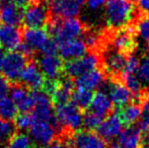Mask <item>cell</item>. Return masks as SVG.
I'll use <instances>...</instances> for the list:
<instances>
[{"mask_svg":"<svg viewBox=\"0 0 149 148\" xmlns=\"http://www.w3.org/2000/svg\"><path fill=\"white\" fill-rule=\"evenodd\" d=\"M28 64V57L19 51H11L6 53L2 73L9 81L19 79L20 73Z\"/></svg>","mask_w":149,"mask_h":148,"instance_id":"9c48e42d","label":"cell"},{"mask_svg":"<svg viewBox=\"0 0 149 148\" xmlns=\"http://www.w3.org/2000/svg\"><path fill=\"white\" fill-rule=\"evenodd\" d=\"M108 0H85V4L90 10H97L104 6Z\"/></svg>","mask_w":149,"mask_h":148,"instance_id":"f35d334b","label":"cell"},{"mask_svg":"<svg viewBox=\"0 0 149 148\" xmlns=\"http://www.w3.org/2000/svg\"><path fill=\"white\" fill-rule=\"evenodd\" d=\"M24 9L14 0L0 2V24L17 26L22 22Z\"/></svg>","mask_w":149,"mask_h":148,"instance_id":"7c38bea8","label":"cell"},{"mask_svg":"<svg viewBox=\"0 0 149 148\" xmlns=\"http://www.w3.org/2000/svg\"><path fill=\"white\" fill-rule=\"evenodd\" d=\"M55 115L60 128L65 130L73 132L83 126V115L72 103L56 106Z\"/></svg>","mask_w":149,"mask_h":148,"instance_id":"3957f363","label":"cell"},{"mask_svg":"<svg viewBox=\"0 0 149 148\" xmlns=\"http://www.w3.org/2000/svg\"><path fill=\"white\" fill-rule=\"evenodd\" d=\"M62 58L57 54H42L39 58L38 66L45 78L48 80H57L64 71Z\"/></svg>","mask_w":149,"mask_h":148,"instance_id":"30bf717a","label":"cell"},{"mask_svg":"<svg viewBox=\"0 0 149 148\" xmlns=\"http://www.w3.org/2000/svg\"><path fill=\"white\" fill-rule=\"evenodd\" d=\"M135 13V4L132 0H108L104 8L106 22L111 28H125Z\"/></svg>","mask_w":149,"mask_h":148,"instance_id":"6da1fadb","label":"cell"},{"mask_svg":"<svg viewBox=\"0 0 149 148\" xmlns=\"http://www.w3.org/2000/svg\"><path fill=\"white\" fill-rule=\"evenodd\" d=\"M87 49L94 50L100 46V37L96 33H87L85 34V37L83 39Z\"/></svg>","mask_w":149,"mask_h":148,"instance_id":"74e56055","label":"cell"},{"mask_svg":"<svg viewBox=\"0 0 149 148\" xmlns=\"http://www.w3.org/2000/svg\"><path fill=\"white\" fill-rule=\"evenodd\" d=\"M15 126L11 121L0 119V147L8 142L14 135Z\"/></svg>","mask_w":149,"mask_h":148,"instance_id":"1f68e13d","label":"cell"},{"mask_svg":"<svg viewBox=\"0 0 149 148\" xmlns=\"http://www.w3.org/2000/svg\"><path fill=\"white\" fill-rule=\"evenodd\" d=\"M108 148H122V147L120 146L119 143H112V144H111Z\"/></svg>","mask_w":149,"mask_h":148,"instance_id":"f6af8a7d","label":"cell"},{"mask_svg":"<svg viewBox=\"0 0 149 148\" xmlns=\"http://www.w3.org/2000/svg\"><path fill=\"white\" fill-rule=\"evenodd\" d=\"M109 97L113 105L118 109L127 106L131 103L133 93L129 90L127 86L119 80H114L109 86Z\"/></svg>","mask_w":149,"mask_h":148,"instance_id":"44dd1931","label":"cell"},{"mask_svg":"<svg viewBox=\"0 0 149 148\" xmlns=\"http://www.w3.org/2000/svg\"><path fill=\"white\" fill-rule=\"evenodd\" d=\"M140 59L136 55L132 54L127 58V62H126V66L124 68L123 72H127V73H137L138 67H139Z\"/></svg>","mask_w":149,"mask_h":148,"instance_id":"8d00e7d4","label":"cell"},{"mask_svg":"<svg viewBox=\"0 0 149 148\" xmlns=\"http://www.w3.org/2000/svg\"><path fill=\"white\" fill-rule=\"evenodd\" d=\"M142 136L139 127L129 126L119 135V144L122 148H140Z\"/></svg>","mask_w":149,"mask_h":148,"instance_id":"d4e9b609","label":"cell"},{"mask_svg":"<svg viewBox=\"0 0 149 148\" xmlns=\"http://www.w3.org/2000/svg\"><path fill=\"white\" fill-rule=\"evenodd\" d=\"M22 44V33L17 26L0 24V48L6 51H16Z\"/></svg>","mask_w":149,"mask_h":148,"instance_id":"2e32d148","label":"cell"},{"mask_svg":"<svg viewBox=\"0 0 149 148\" xmlns=\"http://www.w3.org/2000/svg\"><path fill=\"white\" fill-rule=\"evenodd\" d=\"M104 81V74L102 70L94 69L88 71L86 73L76 77L74 80V85L79 88H84L89 91L102 86Z\"/></svg>","mask_w":149,"mask_h":148,"instance_id":"7402d4cb","label":"cell"},{"mask_svg":"<svg viewBox=\"0 0 149 148\" xmlns=\"http://www.w3.org/2000/svg\"><path fill=\"white\" fill-rule=\"evenodd\" d=\"M14 1L20 6H26V5H29V4H31V2L36 1V0H14Z\"/></svg>","mask_w":149,"mask_h":148,"instance_id":"ee69618b","label":"cell"},{"mask_svg":"<svg viewBox=\"0 0 149 148\" xmlns=\"http://www.w3.org/2000/svg\"><path fill=\"white\" fill-rule=\"evenodd\" d=\"M119 116L123 123L128 126L136 123L142 116V109L139 105L134 103H130L127 106L121 108L119 112Z\"/></svg>","mask_w":149,"mask_h":148,"instance_id":"484cf974","label":"cell"},{"mask_svg":"<svg viewBox=\"0 0 149 148\" xmlns=\"http://www.w3.org/2000/svg\"><path fill=\"white\" fill-rule=\"evenodd\" d=\"M113 103L111 101L109 94L106 92L100 90L96 91L93 95H92L91 103L89 106V111L95 113L102 118H107L109 115H111L113 109Z\"/></svg>","mask_w":149,"mask_h":148,"instance_id":"cb8c5ba5","label":"cell"},{"mask_svg":"<svg viewBox=\"0 0 149 148\" xmlns=\"http://www.w3.org/2000/svg\"><path fill=\"white\" fill-rule=\"evenodd\" d=\"M142 116L141 120L139 123V128L141 129L142 132L147 133L149 132V94L144 97L142 101Z\"/></svg>","mask_w":149,"mask_h":148,"instance_id":"d590c367","label":"cell"},{"mask_svg":"<svg viewBox=\"0 0 149 148\" xmlns=\"http://www.w3.org/2000/svg\"><path fill=\"white\" fill-rule=\"evenodd\" d=\"M137 76L139 77L143 87L149 86V53L145 54L140 60L139 67L137 70Z\"/></svg>","mask_w":149,"mask_h":148,"instance_id":"d6a6232c","label":"cell"},{"mask_svg":"<svg viewBox=\"0 0 149 148\" xmlns=\"http://www.w3.org/2000/svg\"><path fill=\"white\" fill-rule=\"evenodd\" d=\"M9 97L15 105L16 109L20 113L33 112L35 107L33 92H30L29 89L24 85H14L10 88Z\"/></svg>","mask_w":149,"mask_h":148,"instance_id":"ac0fdd59","label":"cell"},{"mask_svg":"<svg viewBox=\"0 0 149 148\" xmlns=\"http://www.w3.org/2000/svg\"><path fill=\"white\" fill-rule=\"evenodd\" d=\"M73 90H74V82H72L71 78L66 77L57 83L55 90L51 94V99L56 106L68 104L71 101Z\"/></svg>","mask_w":149,"mask_h":148,"instance_id":"603a6c76","label":"cell"},{"mask_svg":"<svg viewBox=\"0 0 149 148\" xmlns=\"http://www.w3.org/2000/svg\"><path fill=\"white\" fill-rule=\"evenodd\" d=\"M10 88V81L6 77L0 75V94H8Z\"/></svg>","mask_w":149,"mask_h":148,"instance_id":"ab89813d","label":"cell"},{"mask_svg":"<svg viewBox=\"0 0 149 148\" xmlns=\"http://www.w3.org/2000/svg\"><path fill=\"white\" fill-rule=\"evenodd\" d=\"M44 148H65V144H63L60 141H53L51 144L47 145Z\"/></svg>","mask_w":149,"mask_h":148,"instance_id":"7bdbcfd3","label":"cell"},{"mask_svg":"<svg viewBox=\"0 0 149 148\" xmlns=\"http://www.w3.org/2000/svg\"><path fill=\"white\" fill-rule=\"evenodd\" d=\"M100 65V58L94 53L85 54L77 59L69 60L64 64V72L69 78H76L91 70L97 69Z\"/></svg>","mask_w":149,"mask_h":148,"instance_id":"5b68a950","label":"cell"},{"mask_svg":"<svg viewBox=\"0 0 149 148\" xmlns=\"http://www.w3.org/2000/svg\"><path fill=\"white\" fill-rule=\"evenodd\" d=\"M1 1H3V0H0V2H1Z\"/></svg>","mask_w":149,"mask_h":148,"instance_id":"bcb514c9","label":"cell"},{"mask_svg":"<svg viewBox=\"0 0 149 148\" xmlns=\"http://www.w3.org/2000/svg\"><path fill=\"white\" fill-rule=\"evenodd\" d=\"M104 121V118L96 115L95 113L88 111L83 115V126L88 131L96 130Z\"/></svg>","mask_w":149,"mask_h":148,"instance_id":"836d02e7","label":"cell"},{"mask_svg":"<svg viewBox=\"0 0 149 148\" xmlns=\"http://www.w3.org/2000/svg\"><path fill=\"white\" fill-rule=\"evenodd\" d=\"M17 109L8 94H0V119L11 121L17 116Z\"/></svg>","mask_w":149,"mask_h":148,"instance_id":"4316f807","label":"cell"},{"mask_svg":"<svg viewBox=\"0 0 149 148\" xmlns=\"http://www.w3.org/2000/svg\"><path fill=\"white\" fill-rule=\"evenodd\" d=\"M84 4L85 0H50L48 6L54 17L66 19L76 17Z\"/></svg>","mask_w":149,"mask_h":148,"instance_id":"52a82bcc","label":"cell"},{"mask_svg":"<svg viewBox=\"0 0 149 148\" xmlns=\"http://www.w3.org/2000/svg\"><path fill=\"white\" fill-rule=\"evenodd\" d=\"M92 92L87 89L79 88L76 87V89L73 90L72 97H71V103L80 110L88 109L90 103L92 99Z\"/></svg>","mask_w":149,"mask_h":148,"instance_id":"83f0119b","label":"cell"},{"mask_svg":"<svg viewBox=\"0 0 149 148\" xmlns=\"http://www.w3.org/2000/svg\"><path fill=\"white\" fill-rule=\"evenodd\" d=\"M127 56L125 53L118 51L116 49H111L104 52V55L102 57V63L106 71L111 76H119L122 75L124 71V68L127 62Z\"/></svg>","mask_w":149,"mask_h":148,"instance_id":"e0dca14e","label":"cell"},{"mask_svg":"<svg viewBox=\"0 0 149 148\" xmlns=\"http://www.w3.org/2000/svg\"><path fill=\"white\" fill-rule=\"evenodd\" d=\"M135 31L140 39L149 45V15H144L143 17L138 19Z\"/></svg>","mask_w":149,"mask_h":148,"instance_id":"e575fe53","label":"cell"},{"mask_svg":"<svg viewBox=\"0 0 149 148\" xmlns=\"http://www.w3.org/2000/svg\"><path fill=\"white\" fill-rule=\"evenodd\" d=\"M50 40L49 33L43 28H26L22 32V43L29 46L33 52H43Z\"/></svg>","mask_w":149,"mask_h":148,"instance_id":"9a60e30c","label":"cell"},{"mask_svg":"<svg viewBox=\"0 0 149 148\" xmlns=\"http://www.w3.org/2000/svg\"><path fill=\"white\" fill-rule=\"evenodd\" d=\"M86 51L87 47L84 41L79 38L58 43V54L65 61L82 57L86 54Z\"/></svg>","mask_w":149,"mask_h":148,"instance_id":"4fadbf2b","label":"cell"},{"mask_svg":"<svg viewBox=\"0 0 149 148\" xmlns=\"http://www.w3.org/2000/svg\"><path fill=\"white\" fill-rule=\"evenodd\" d=\"M112 45L114 49L123 53H132L136 48V42L134 38V30L131 28H122L112 37Z\"/></svg>","mask_w":149,"mask_h":148,"instance_id":"ffe728a7","label":"cell"},{"mask_svg":"<svg viewBox=\"0 0 149 148\" xmlns=\"http://www.w3.org/2000/svg\"><path fill=\"white\" fill-rule=\"evenodd\" d=\"M36 121H37V118H36L33 112L20 113L14 119V126H15V128L19 129L22 131H29Z\"/></svg>","mask_w":149,"mask_h":148,"instance_id":"4dcf8cb0","label":"cell"},{"mask_svg":"<svg viewBox=\"0 0 149 148\" xmlns=\"http://www.w3.org/2000/svg\"><path fill=\"white\" fill-rule=\"evenodd\" d=\"M58 129H60L58 124L49 121L37 120L29 130V136L38 146L46 147L55 141Z\"/></svg>","mask_w":149,"mask_h":148,"instance_id":"277c9868","label":"cell"},{"mask_svg":"<svg viewBox=\"0 0 149 148\" xmlns=\"http://www.w3.org/2000/svg\"><path fill=\"white\" fill-rule=\"evenodd\" d=\"M124 84L129 88V90L133 93L135 97H139L143 90V85L140 81L139 77L137 76V73H127L123 72L122 73Z\"/></svg>","mask_w":149,"mask_h":148,"instance_id":"f1b7e54d","label":"cell"},{"mask_svg":"<svg viewBox=\"0 0 149 148\" xmlns=\"http://www.w3.org/2000/svg\"><path fill=\"white\" fill-rule=\"evenodd\" d=\"M18 80L22 82L24 86L33 91L43 89L44 84L46 82L45 76L35 62H30L26 64L20 73Z\"/></svg>","mask_w":149,"mask_h":148,"instance_id":"8fae6325","label":"cell"},{"mask_svg":"<svg viewBox=\"0 0 149 148\" xmlns=\"http://www.w3.org/2000/svg\"><path fill=\"white\" fill-rule=\"evenodd\" d=\"M33 141L31 137L24 133L14 134L8 140L4 148H33Z\"/></svg>","mask_w":149,"mask_h":148,"instance_id":"f546056e","label":"cell"},{"mask_svg":"<svg viewBox=\"0 0 149 148\" xmlns=\"http://www.w3.org/2000/svg\"><path fill=\"white\" fill-rule=\"evenodd\" d=\"M123 121L121 120L119 114H111L102 122L96 130L97 134L106 141L114 140L119 137L123 131Z\"/></svg>","mask_w":149,"mask_h":148,"instance_id":"d6986e66","label":"cell"},{"mask_svg":"<svg viewBox=\"0 0 149 148\" xmlns=\"http://www.w3.org/2000/svg\"><path fill=\"white\" fill-rule=\"evenodd\" d=\"M5 50H3L2 48H0V73H2L3 70V65H4V60H5Z\"/></svg>","mask_w":149,"mask_h":148,"instance_id":"b9f144b4","label":"cell"},{"mask_svg":"<svg viewBox=\"0 0 149 148\" xmlns=\"http://www.w3.org/2000/svg\"><path fill=\"white\" fill-rule=\"evenodd\" d=\"M49 6L45 2L36 0L26 6L22 22L26 28H44L49 22Z\"/></svg>","mask_w":149,"mask_h":148,"instance_id":"8992f818","label":"cell"},{"mask_svg":"<svg viewBox=\"0 0 149 148\" xmlns=\"http://www.w3.org/2000/svg\"><path fill=\"white\" fill-rule=\"evenodd\" d=\"M33 101H35V107H33V113L37 120L49 121V122L58 124L51 97L44 90L33 91Z\"/></svg>","mask_w":149,"mask_h":148,"instance_id":"ba28073f","label":"cell"},{"mask_svg":"<svg viewBox=\"0 0 149 148\" xmlns=\"http://www.w3.org/2000/svg\"><path fill=\"white\" fill-rule=\"evenodd\" d=\"M68 145L72 148H107L106 140L88 130L77 132L69 139Z\"/></svg>","mask_w":149,"mask_h":148,"instance_id":"5bb4252c","label":"cell"},{"mask_svg":"<svg viewBox=\"0 0 149 148\" xmlns=\"http://www.w3.org/2000/svg\"><path fill=\"white\" fill-rule=\"evenodd\" d=\"M48 28L51 36L58 43L78 38L84 32L82 22L77 17L66 18V19L54 17L50 22Z\"/></svg>","mask_w":149,"mask_h":148,"instance_id":"7a4b0ae2","label":"cell"},{"mask_svg":"<svg viewBox=\"0 0 149 148\" xmlns=\"http://www.w3.org/2000/svg\"><path fill=\"white\" fill-rule=\"evenodd\" d=\"M137 7L144 15H149V0H136Z\"/></svg>","mask_w":149,"mask_h":148,"instance_id":"60d3db41","label":"cell"}]
</instances>
